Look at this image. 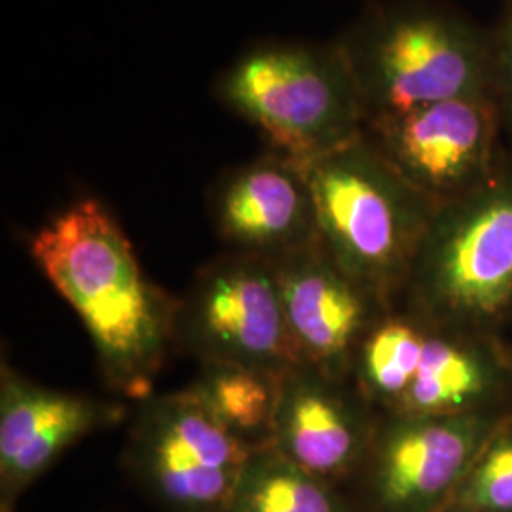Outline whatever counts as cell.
I'll return each mask as SVG.
<instances>
[{
	"label": "cell",
	"instance_id": "1",
	"mask_svg": "<svg viewBox=\"0 0 512 512\" xmlns=\"http://www.w3.org/2000/svg\"><path fill=\"white\" fill-rule=\"evenodd\" d=\"M31 255L84 323L105 384L137 403L152 395L177 346L179 298L148 279L109 209L74 202L33 236Z\"/></svg>",
	"mask_w": 512,
	"mask_h": 512
},
{
	"label": "cell",
	"instance_id": "2",
	"mask_svg": "<svg viewBox=\"0 0 512 512\" xmlns=\"http://www.w3.org/2000/svg\"><path fill=\"white\" fill-rule=\"evenodd\" d=\"M366 122L494 93L492 35L442 2H404L366 16L340 40Z\"/></svg>",
	"mask_w": 512,
	"mask_h": 512
},
{
	"label": "cell",
	"instance_id": "3",
	"mask_svg": "<svg viewBox=\"0 0 512 512\" xmlns=\"http://www.w3.org/2000/svg\"><path fill=\"white\" fill-rule=\"evenodd\" d=\"M304 169L321 247L391 306L439 203L408 183L365 133Z\"/></svg>",
	"mask_w": 512,
	"mask_h": 512
},
{
	"label": "cell",
	"instance_id": "4",
	"mask_svg": "<svg viewBox=\"0 0 512 512\" xmlns=\"http://www.w3.org/2000/svg\"><path fill=\"white\" fill-rule=\"evenodd\" d=\"M217 92L302 167L365 133V105L340 42L256 46L222 73Z\"/></svg>",
	"mask_w": 512,
	"mask_h": 512
},
{
	"label": "cell",
	"instance_id": "5",
	"mask_svg": "<svg viewBox=\"0 0 512 512\" xmlns=\"http://www.w3.org/2000/svg\"><path fill=\"white\" fill-rule=\"evenodd\" d=\"M408 310L440 329L480 325L512 302V158L486 184L440 203L412 260Z\"/></svg>",
	"mask_w": 512,
	"mask_h": 512
},
{
	"label": "cell",
	"instance_id": "6",
	"mask_svg": "<svg viewBox=\"0 0 512 512\" xmlns=\"http://www.w3.org/2000/svg\"><path fill=\"white\" fill-rule=\"evenodd\" d=\"M351 380L382 416H452L480 412L501 384V366L450 330L389 310L361 344Z\"/></svg>",
	"mask_w": 512,
	"mask_h": 512
},
{
	"label": "cell",
	"instance_id": "7",
	"mask_svg": "<svg viewBox=\"0 0 512 512\" xmlns=\"http://www.w3.org/2000/svg\"><path fill=\"white\" fill-rule=\"evenodd\" d=\"M253 450L184 387L139 401L124 461L165 511L226 512Z\"/></svg>",
	"mask_w": 512,
	"mask_h": 512
},
{
	"label": "cell",
	"instance_id": "8",
	"mask_svg": "<svg viewBox=\"0 0 512 512\" xmlns=\"http://www.w3.org/2000/svg\"><path fill=\"white\" fill-rule=\"evenodd\" d=\"M177 346L203 363L283 376L300 363L272 260L224 253L207 262L177 308Z\"/></svg>",
	"mask_w": 512,
	"mask_h": 512
},
{
	"label": "cell",
	"instance_id": "9",
	"mask_svg": "<svg viewBox=\"0 0 512 512\" xmlns=\"http://www.w3.org/2000/svg\"><path fill=\"white\" fill-rule=\"evenodd\" d=\"M494 93L442 101L368 120L365 135L404 179L448 203L488 183L503 156Z\"/></svg>",
	"mask_w": 512,
	"mask_h": 512
},
{
	"label": "cell",
	"instance_id": "10",
	"mask_svg": "<svg viewBox=\"0 0 512 512\" xmlns=\"http://www.w3.org/2000/svg\"><path fill=\"white\" fill-rule=\"evenodd\" d=\"M495 429L484 412L382 416L361 465L372 511L439 512Z\"/></svg>",
	"mask_w": 512,
	"mask_h": 512
},
{
	"label": "cell",
	"instance_id": "11",
	"mask_svg": "<svg viewBox=\"0 0 512 512\" xmlns=\"http://www.w3.org/2000/svg\"><path fill=\"white\" fill-rule=\"evenodd\" d=\"M272 264L300 363L351 380L359 348L389 304L346 274L319 239Z\"/></svg>",
	"mask_w": 512,
	"mask_h": 512
},
{
	"label": "cell",
	"instance_id": "12",
	"mask_svg": "<svg viewBox=\"0 0 512 512\" xmlns=\"http://www.w3.org/2000/svg\"><path fill=\"white\" fill-rule=\"evenodd\" d=\"M126 406L37 384L2 365L0 376V512L71 446L124 420Z\"/></svg>",
	"mask_w": 512,
	"mask_h": 512
},
{
	"label": "cell",
	"instance_id": "13",
	"mask_svg": "<svg viewBox=\"0 0 512 512\" xmlns=\"http://www.w3.org/2000/svg\"><path fill=\"white\" fill-rule=\"evenodd\" d=\"M378 421L353 380L298 363L281 376L272 446L336 486L361 469Z\"/></svg>",
	"mask_w": 512,
	"mask_h": 512
},
{
	"label": "cell",
	"instance_id": "14",
	"mask_svg": "<svg viewBox=\"0 0 512 512\" xmlns=\"http://www.w3.org/2000/svg\"><path fill=\"white\" fill-rule=\"evenodd\" d=\"M211 213L230 253L277 260L317 241L306 169L277 152L224 177Z\"/></svg>",
	"mask_w": 512,
	"mask_h": 512
},
{
	"label": "cell",
	"instance_id": "15",
	"mask_svg": "<svg viewBox=\"0 0 512 512\" xmlns=\"http://www.w3.org/2000/svg\"><path fill=\"white\" fill-rule=\"evenodd\" d=\"M281 376L249 366L203 363L188 389L234 437L272 444Z\"/></svg>",
	"mask_w": 512,
	"mask_h": 512
},
{
	"label": "cell",
	"instance_id": "16",
	"mask_svg": "<svg viewBox=\"0 0 512 512\" xmlns=\"http://www.w3.org/2000/svg\"><path fill=\"white\" fill-rule=\"evenodd\" d=\"M226 512H351L336 486L311 475L272 444L247 459Z\"/></svg>",
	"mask_w": 512,
	"mask_h": 512
},
{
	"label": "cell",
	"instance_id": "17",
	"mask_svg": "<svg viewBox=\"0 0 512 512\" xmlns=\"http://www.w3.org/2000/svg\"><path fill=\"white\" fill-rule=\"evenodd\" d=\"M469 512H512V431L494 435L456 490Z\"/></svg>",
	"mask_w": 512,
	"mask_h": 512
},
{
	"label": "cell",
	"instance_id": "18",
	"mask_svg": "<svg viewBox=\"0 0 512 512\" xmlns=\"http://www.w3.org/2000/svg\"><path fill=\"white\" fill-rule=\"evenodd\" d=\"M492 35L494 59V95L501 110L503 128L512 139V0H507Z\"/></svg>",
	"mask_w": 512,
	"mask_h": 512
}]
</instances>
